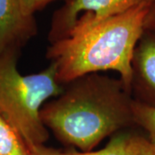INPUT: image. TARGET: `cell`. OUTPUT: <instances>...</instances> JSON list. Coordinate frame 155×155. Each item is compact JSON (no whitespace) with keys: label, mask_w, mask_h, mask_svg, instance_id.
I'll return each mask as SVG.
<instances>
[{"label":"cell","mask_w":155,"mask_h":155,"mask_svg":"<svg viewBox=\"0 0 155 155\" xmlns=\"http://www.w3.org/2000/svg\"><path fill=\"white\" fill-rule=\"evenodd\" d=\"M144 30L155 35V2H153L149 8L147 15L146 17L144 23Z\"/></svg>","instance_id":"cell-12"},{"label":"cell","mask_w":155,"mask_h":155,"mask_svg":"<svg viewBox=\"0 0 155 155\" xmlns=\"http://www.w3.org/2000/svg\"><path fill=\"white\" fill-rule=\"evenodd\" d=\"M133 112L135 125L141 127L148 134L150 141L155 144V108L137 101L133 102Z\"/></svg>","instance_id":"cell-9"},{"label":"cell","mask_w":155,"mask_h":155,"mask_svg":"<svg viewBox=\"0 0 155 155\" xmlns=\"http://www.w3.org/2000/svg\"><path fill=\"white\" fill-rule=\"evenodd\" d=\"M140 136L131 134L115 135L104 148L96 152L67 151L61 155H137Z\"/></svg>","instance_id":"cell-7"},{"label":"cell","mask_w":155,"mask_h":155,"mask_svg":"<svg viewBox=\"0 0 155 155\" xmlns=\"http://www.w3.org/2000/svg\"><path fill=\"white\" fill-rule=\"evenodd\" d=\"M137 155H155V144L152 143L148 139L140 136Z\"/></svg>","instance_id":"cell-11"},{"label":"cell","mask_w":155,"mask_h":155,"mask_svg":"<svg viewBox=\"0 0 155 155\" xmlns=\"http://www.w3.org/2000/svg\"><path fill=\"white\" fill-rule=\"evenodd\" d=\"M131 93L134 101L155 108V35L144 30L134 54Z\"/></svg>","instance_id":"cell-5"},{"label":"cell","mask_w":155,"mask_h":155,"mask_svg":"<svg viewBox=\"0 0 155 155\" xmlns=\"http://www.w3.org/2000/svg\"><path fill=\"white\" fill-rule=\"evenodd\" d=\"M55 0H18L22 13L28 17H34L36 11H41L45 6ZM66 2L68 0H65Z\"/></svg>","instance_id":"cell-10"},{"label":"cell","mask_w":155,"mask_h":155,"mask_svg":"<svg viewBox=\"0 0 155 155\" xmlns=\"http://www.w3.org/2000/svg\"><path fill=\"white\" fill-rule=\"evenodd\" d=\"M36 33L35 17L22 13L18 0H0V54L19 53Z\"/></svg>","instance_id":"cell-6"},{"label":"cell","mask_w":155,"mask_h":155,"mask_svg":"<svg viewBox=\"0 0 155 155\" xmlns=\"http://www.w3.org/2000/svg\"><path fill=\"white\" fill-rule=\"evenodd\" d=\"M18 52L0 54V116L17 131L28 147L44 145L48 132L41 119L42 104L58 97L64 87L52 64L35 74L22 75L17 68Z\"/></svg>","instance_id":"cell-3"},{"label":"cell","mask_w":155,"mask_h":155,"mask_svg":"<svg viewBox=\"0 0 155 155\" xmlns=\"http://www.w3.org/2000/svg\"><path fill=\"white\" fill-rule=\"evenodd\" d=\"M150 6L139 5L51 43L47 56L57 67L58 81L64 84L87 74L112 70L119 72L131 94L134 54Z\"/></svg>","instance_id":"cell-2"},{"label":"cell","mask_w":155,"mask_h":155,"mask_svg":"<svg viewBox=\"0 0 155 155\" xmlns=\"http://www.w3.org/2000/svg\"><path fill=\"white\" fill-rule=\"evenodd\" d=\"M0 155H31L22 136L0 116Z\"/></svg>","instance_id":"cell-8"},{"label":"cell","mask_w":155,"mask_h":155,"mask_svg":"<svg viewBox=\"0 0 155 155\" xmlns=\"http://www.w3.org/2000/svg\"><path fill=\"white\" fill-rule=\"evenodd\" d=\"M30 153L31 155H61V152L47 147L44 145H40L30 148Z\"/></svg>","instance_id":"cell-13"},{"label":"cell","mask_w":155,"mask_h":155,"mask_svg":"<svg viewBox=\"0 0 155 155\" xmlns=\"http://www.w3.org/2000/svg\"><path fill=\"white\" fill-rule=\"evenodd\" d=\"M153 2L155 0H68L54 13L48 39L54 43L108 18Z\"/></svg>","instance_id":"cell-4"},{"label":"cell","mask_w":155,"mask_h":155,"mask_svg":"<svg viewBox=\"0 0 155 155\" xmlns=\"http://www.w3.org/2000/svg\"><path fill=\"white\" fill-rule=\"evenodd\" d=\"M67 84L40 112L45 127L61 141L91 152L107 136L135 125L134 99L121 79L91 73Z\"/></svg>","instance_id":"cell-1"}]
</instances>
